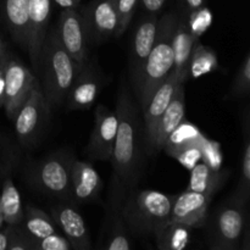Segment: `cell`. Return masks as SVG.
Masks as SVG:
<instances>
[{"mask_svg":"<svg viewBox=\"0 0 250 250\" xmlns=\"http://www.w3.org/2000/svg\"><path fill=\"white\" fill-rule=\"evenodd\" d=\"M59 7H61L62 10L65 9H78L77 5L75 4L73 0H53Z\"/></svg>","mask_w":250,"mask_h":250,"instance_id":"cell-41","label":"cell"},{"mask_svg":"<svg viewBox=\"0 0 250 250\" xmlns=\"http://www.w3.org/2000/svg\"><path fill=\"white\" fill-rule=\"evenodd\" d=\"M103 189V180L92 164L75 159L71 168V203H95Z\"/></svg>","mask_w":250,"mask_h":250,"instance_id":"cell-16","label":"cell"},{"mask_svg":"<svg viewBox=\"0 0 250 250\" xmlns=\"http://www.w3.org/2000/svg\"><path fill=\"white\" fill-rule=\"evenodd\" d=\"M212 197L186 189L173 195L171 204V220L189 229H202L207 225L208 209Z\"/></svg>","mask_w":250,"mask_h":250,"instance_id":"cell-14","label":"cell"},{"mask_svg":"<svg viewBox=\"0 0 250 250\" xmlns=\"http://www.w3.org/2000/svg\"><path fill=\"white\" fill-rule=\"evenodd\" d=\"M34 250H72V248L67 239L56 232L44 238L36 239Z\"/></svg>","mask_w":250,"mask_h":250,"instance_id":"cell-36","label":"cell"},{"mask_svg":"<svg viewBox=\"0 0 250 250\" xmlns=\"http://www.w3.org/2000/svg\"><path fill=\"white\" fill-rule=\"evenodd\" d=\"M83 66L78 65L63 49L56 28L46 33L39 58L38 72L42 75V89L51 109L65 103L68 90Z\"/></svg>","mask_w":250,"mask_h":250,"instance_id":"cell-2","label":"cell"},{"mask_svg":"<svg viewBox=\"0 0 250 250\" xmlns=\"http://www.w3.org/2000/svg\"><path fill=\"white\" fill-rule=\"evenodd\" d=\"M89 41L103 42L116 37L119 28L116 0H92L83 11Z\"/></svg>","mask_w":250,"mask_h":250,"instance_id":"cell-15","label":"cell"},{"mask_svg":"<svg viewBox=\"0 0 250 250\" xmlns=\"http://www.w3.org/2000/svg\"><path fill=\"white\" fill-rule=\"evenodd\" d=\"M192 229L168 219L159 225L153 232L156 248L160 250H183L192 239Z\"/></svg>","mask_w":250,"mask_h":250,"instance_id":"cell-23","label":"cell"},{"mask_svg":"<svg viewBox=\"0 0 250 250\" xmlns=\"http://www.w3.org/2000/svg\"><path fill=\"white\" fill-rule=\"evenodd\" d=\"M116 131V111H111L104 105H98L95 110L94 127L87 146L88 156L93 160H111Z\"/></svg>","mask_w":250,"mask_h":250,"instance_id":"cell-11","label":"cell"},{"mask_svg":"<svg viewBox=\"0 0 250 250\" xmlns=\"http://www.w3.org/2000/svg\"><path fill=\"white\" fill-rule=\"evenodd\" d=\"M198 42H199V39H197L190 33L185 16H178L172 37V72L177 76V78L182 83H185L189 78V76H188V67H189L190 55H192L193 48H194V45Z\"/></svg>","mask_w":250,"mask_h":250,"instance_id":"cell-21","label":"cell"},{"mask_svg":"<svg viewBox=\"0 0 250 250\" xmlns=\"http://www.w3.org/2000/svg\"><path fill=\"white\" fill-rule=\"evenodd\" d=\"M51 5L53 0H28L26 51L36 71H38L41 51L48 33Z\"/></svg>","mask_w":250,"mask_h":250,"instance_id":"cell-12","label":"cell"},{"mask_svg":"<svg viewBox=\"0 0 250 250\" xmlns=\"http://www.w3.org/2000/svg\"><path fill=\"white\" fill-rule=\"evenodd\" d=\"M28 0H4V15L12 39L26 50Z\"/></svg>","mask_w":250,"mask_h":250,"instance_id":"cell-24","label":"cell"},{"mask_svg":"<svg viewBox=\"0 0 250 250\" xmlns=\"http://www.w3.org/2000/svg\"><path fill=\"white\" fill-rule=\"evenodd\" d=\"M1 182L0 205H1L4 224H6V226H17L21 224L24 216L21 195L10 176H6Z\"/></svg>","mask_w":250,"mask_h":250,"instance_id":"cell-25","label":"cell"},{"mask_svg":"<svg viewBox=\"0 0 250 250\" xmlns=\"http://www.w3.org/2000/svg\"><path fill=\"white\" fill-rule=\"evenodd\" d=\"M249 198L238 190L215 212L209 222L208 243L212 250H234L241 247L244 229L249 224L247 203Z\"/></svg>","mask_w":250,"mask_h":250,"instance_id":"cell-6","label":"cell"},{"mask_svg":"<svg viewBox=\"0 0 250 250\" xmlns=\"http://www.w3.org/2000/svg\"><path fill=\"white\" fill-rule=\"evenodd\" d=\"M244 143L243 153L241 159V183H239L238 192L249 198L250 190V139H249V112L246 110V119H244Z\"/></svg>","mask_w":250,"mask_h":250,"instance_id":"cell-29","label":"cell"},{"mask_svg":"<svg viewBox=\"0 0 250 250\" xmlns=\"http://www.w3.org/2000/svg\"><path fill=\"white\" fill-rule=\"evenodd\" d=\"M159 17L156 14H146L139 21L133 39H132L131 54H129V76L132 82H137L143 68L144 62L154 45L158 29Z\"/></svg>","mask_w":250,"mask_h":250,"instance_id":"cell-17","label":"cell"},{"mask_svg":"<svg viewBox=\"0 0 250 250\" xmlns=\"http://www.w3.org/2000/svg\"><path fill=\"white\" fill-rule=\"evenodd\" d=\"M177 20V12H167L158 21L154 45L144 62L138 80L133 85L141 109L146 104L159 85L172 72V37Z\"/></svg>","mask_w":250,"mask_h":250,"instance_id":"cell-3","label":"cell"},{"mask_svg":"<svg viewBox=\"0 0 250 250\" xmlns=\"http://www.w3.org/2000/svg\"><path fill=\"white\" fill-rule=\"evenodd\" d=\"M183 84L185 83H180L177 85L170 104L167 105L163 116L159 120L154 132L153 141L149 146L148 154H155L160 151L167 137L186 119V97Z\"/></svg>","mask_w":250,"mask_h":250,"instance_id":"cell-20","label":"cell"},{"mask_svg":"<svg viewBox=\"0 0 250 250\" xmlns=\"http://www.w3.org/2000/svg\"><path fill=\"white\" fill-rule=\"evenodd\" d=\"M73 1H75V4L77 5L78 7H80V4H81V0H73Z\"/></svg>","mask_w":250,"mask_h":250,"instance_id":"cell-45","label":"cell"},{"mask_svg":"<svg viewBox=\"0 0 250 250\" xmlns=\"http://www.w3.org/2000/svg\"><path fill=\"white\" fill-rule=\"evenodd\" d=\"M185 19L190 33L195 38L199 39L212 24V12L210 11L209 7L204 5V6L199 7V9L188 12L187 16H185Z\"/></svg>","mask_w":250,"mask_h":250,"instance_id":"cell-31","label":"cell"},{"mask_svg":"<svg viewBox=\"0 0 250 250\" xmlns=\"http://www.w3.org/2000/svg\"><path fill=\"white\" fill-rule=\"evenodd\" d=\"M204 134L195 125L190 124L185 119L167 137L161 150L165 151L168 156L175 158V155L185 149L199 144Z\"/></svg>","mask_w":250,"mask_h":250,"instance_id":"cell-26","label":"cell"},{"mask_svg":"<svg viewBox=\"0 0 250 250\" xmlns=\"http://www.w3.org/2000/svg\"><path fill=\"white\" fill-rule=\"evenodd\" d=\"M38 80L23 62L9 55L4 68V107L5 114L14 120L17 110L26 100Z\"/></svg>","mask_w":250,"mask_h":250,"instance_id":"cell-9","label":"cell"},{"mask_svg":"<svg viewBox=\"0 0 250 250\" xmlns=\"http://www.w3.org/2000/svg\"><path fill=\"white\" fill-rule=\"evenodd\" d=\"M7 56H9V54H7L6 50H5L4 42H2L1 37H0V62H1V61H4Z\"/></svg>","mask_w":250,"mask_h":250,"instance_id":"cell-43","label":"cell"},{"mask_svg":"<svg viewBox=\"0 0 250 250\" xmlns=\"http://www.w3.org/2000/svg\"><path fill=\"white\" fill-rule=\"evenodd\" d=\"M181 82L177 76L173 72L170 73L167 78L158 87V89L153 93L146 104L142 107L144 119V137H146V150L149 149L151 141H153L154 132L159 120L163 116L164 111L172 99L175 90Z\"/></svg>","mask_w":250,"mask_h":250,"instance_id":"cell-18","label":"cell"},{"mask_svg":"<svg viewBox=\"0 0 250 250\" xmlns=\"http://www.w3.org/2000/svg\"><path fill=\"white\" fill-rule=\"evenodd\" d=\"M75 159L70 150H60L36 161L27 168V183L38 193L71 203V168Z\"/></svg>","mask_w":250,"mask_h":250,"instance_id":"cell-5","label":"cell"},{"mask_svg":"<svg viewBox=\"0 0 250 250\" xmlns=\"http://www.w3.org/2000/svg\"><path fill=\"white\" fill-rule=\"evenodd\" d=\"M117 131L111 155L114 175L127 188L137 187L144 163L139 107L127 85L120 87L116 103Z\"/></svg>","mask_w":250,"mask_h":250,"instance_id":"cell-1","label":"cell"},{"mask_svg":"<svg viewBox=\"0 0 250 250\" xmlns=\"http://www.w3.org/2000/svg\"><path fill=\"white\" fill-rule=\"evenodd\" d=\"M183 9H185L186 14L193 11V10H197L199 7L204 6L205 0H182Z\"/></svg>","mask_w":250,"mask_h":250,"instance_id":"cell-39","label":"cell"},{"mask_svg":"<svg viewBox=\"0 0 250 250\" xmlns=\"http://www.w3.org/2000/svg\"><path fill=\"white\" fill-rule=\"evenodd\" d=\"M138 1L139 0H116L117 16H119V28H117L116 37L122 36L129 26Z\"/></svg>","mask_w":250,"mask_h":250,"instance_id":"cell-35","label":"cell"},{"mask_svg":"<svg viewBox=\"0 0 250 250\" xmlns=\"http://www.w3.org/2000/svg\"><path fill=\"white\" fill-rule=\"evenodd\" d=\"M200 153H202V161L210 166L215 170L222 168V161H224V155H222L221 146L216 141L207 138L203 136L202 142H200Z\"/></svg>","mask_w":250,"mask_h":250,"instance_id":"cell-32","label":"cell"},{"mask_svg":"<svg viewBox=\"0 0 250 250\" xmlns=\"http://www.w3.org/2000/svg\"><path fill=\"white\" fill-rule=\"evenodd\" d=\"M250 88V55L247 54L243 62L241 63L238 72L234 77L231 88V95L234 98H242L249 94Z\"/></svg>","mask_w":250,"mask_h":250,"instance_id":"cell-33","label":"cell"},{"mask_svg":"<svg viewBox=\"0 0 250 250\" xmlns=\"http://www.w3.org/2000/svg\"><path fill=\"white\" fill-rule=\"evenodd\" d=\"M51 107L41 83H37L14 117L15 133L20 144L26 148L37 146L50 120Z\"/></svg>","mask_w":250,"mask_h":250,"instance_id":"cell-7","label":"cell"},{"mask_svg":"<svg viewBox=\"0 0 250 250\" xmlns=\"http://www.w3.org/2000/svg\"><path fill=\"white\" fill-rule=\"evenodd\" d=\"M50 215L56 226L62 231L63 237L71 244L72 250H88L92 248L87 224L72 203L61 202L53 205Z\"/></svg>","mask_w":250,"mask_h":250,"instance_id":"cell-13","label":"cell"},{"mask_svg":"<svg viewBox=\"0 0 250 250\" xmlns=\"http://www.w3.org/2000/svg\"><path fill=\"white\" fill-rule=\"evenodd\" d=\"M102 87L99 75L89 63H85L76 76L65 103L70 110L89 109L97 100Z\"/></svg>","mask_w":250,"mask_h":250,"instance_id":"cell-19","label":"cell"},{"mask_svg":"<svg viewBox=\"0 0 250 250\" xmlns=\"http://www.w3.org/2000/svg\"><path fill=\"white\" fill-rule=\"evenodd\" d=\"M6 60L7 58L0 62V109H1L2 105H4V68Z\"/></svg>","mask_w":250,"mask_h":250,"instance_id":"cell-40","label":"cell"},{"mask_svg":"<svg viewBox=\"0 0 250 250\" xmlns=\"http://www.w3.org/2000/svg\"><path fill=\"white\" fill-rule=\"evenodd\" d=\"M19 226L33 239L44 238L58 232V226L51 215L33 205H27L23 220Z\"/></svg>","mask_w":250,"mask_h":250,"instance_id":"cell-27","label":"cell"},{"mask_svg":"<svg viewBox=\"0 0 250 250\" xmlns=\"http://www.w3.org/2000/svg\"><path fill=\"white\" fill-rule=\"evenodd\" d=\"M229 175L231 172L229 170H215L203 161H199L190 170L187 189L214 197L215 193L227 182Z\"/></svg>","mask_w":250,"mask_h":250,"instance_id":"cell-22","label":"cell"},{"mask_svg":"<svg viewBox=\"0 0 250 250\" xmlns=\"http://www.w3.org/2000/svg\"><path fill=\"white\" fill-rule=\"evenodd\" d=\"M172 198L159 190L129 188L122 208L129 233L138 237L153 234L159 225L171 219Z\"/></svg>","mask_w":250,"mask_h":250,"instance_id":"cell-4","label":"cell"},{"mask_svg":"<svg viewBox=\"0 0 250 250\" xmlns=\"http://www.w3.org/2000/svg\"><path fill=\"white\" fill-rule=\"evenodd\" d=\"M166 0H141L142 7L146 14H158L165 5Z\"/></svg>","mask_w":250,"mask_h":250,"instance_id":"cell-38","label":"cell"},{"mask_svg":"<svg viewBox=\"0 0 250 250\" xmlns=\"http://www.w3.org/2000/svg\"><path fill=\"white\" fill-rule=\"evenodd\" d=\"M9 247V234H7V229H0V250H7Z\"/></svg>","mask_w":250,"mask_h":250,"instance_id":"cell-42","label":"cell"},{"mask_svg":"<svg viewBox=\"0 0 250 250\" xmlns=\"http://www.w3.org/2000/svg\"><path fill=\"white\" fill-rule=\"evenodd\" d=\"M9 234V247L7 250H34L36 239L31 238L26 232L17 226H6Z\"/></svg>","mask_w":250,"mask_h":250,"instance_id":"cell-34","label":"cell"},{"mask_svg":"<svg viewBox=\"0 0 250 250\" xmlns=\"http://www.w3.org/2000/svg\"><path fill=\"white\" fill-rule=\"evenodd\" d=\"M128 188L112 173L107 194L106 214L100 232L98 248L105 250H129L133 248L129 231L122 216V208Z\"/></svg>","mask_w":250,"mask_h":250,"instance_id":"cell-8","label":"cell"},{"mask_svg":"<svg viewBox=\"0 0 250 250\" xmlns=\"http://www.w3.org/2000/svg\"><path fill=\"white\" fill-rule=\"evenodd\" d=\"M59 41L68 55L83 66L88 62V36L84 17L78 9L62 10L56 27Z\"/></svg>","mask_w":250,"mask_h":250,"instance_id":"cell-10","label":"cell"},{"mask_svg":"<svg viewBox=\"0 0 250 250\" xmlns=\"http://www.w3.org/2000/svg\"><path fill=\"white\" fill-rule=\"evenodd\" d=\"M4 226V217H2V211H1V205H0V229Z\"/></svg>","mask_w":250,"mask_h":250,"instance_id":"cell-44","label":"cell"},{"mask_svg":"<svg viewBox=\"0 0 250 250\" xmlns=\"http://www.w3.org/2000/svg\"><path fill=\"white\" fill-rule=\"evenodd\" d=\"M217 66H219V60L216 53L198 42L190 55L188 76L192 78H199L216 70Z\"/></svg>","mask_w":250,"mask_h":250,"instance_id":"cell-28","label":"cell"},{"mask_svg":"<svg viewBox=\"0 0 250 250\" xmlns=\"http://www.w3.org/2000/svg\"><path fill=\"white\" fill-rule=\"evenodd\" d=\"M202 142V141H200ZM176 160L181 164V165L185 166L188 170H192L195 165H197L199 161H202V153H200V143L195 144V146H190V148L185 149L181 153H178L177 155H175Z\"/></svg>","mask_w":250,"mask_h":250,"instance_id":"cell-37","label":"cell"},{"mask_svg":"<svg viewBox=\"0 0 250 250\" xmlns=\"http://www.w3.org/2000/svg\"><path fill=\"white\" fill-rule=\"evenodd\" d=\"M20 160L19 148L10 139L0 137V181L10 176Z\"/></svg>","mask_w":250,"mask_h":250,"instance_id":"cell-30","label":"cell"}]
</instances>
